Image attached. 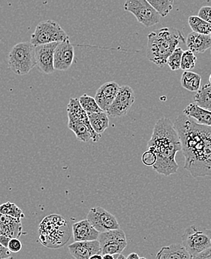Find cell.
Returning a JSON list of instances; mask_svg holds the SVG:
<instances>
[{
  "label": "cell",
  "mask_w": 211,
  "mask_h": 259,
  "mask_svg": "<svg viewBox=\"0 0 211 259\" xmlns=\"http://www.w3.org/2000/svg\"><path fill=\"white\" fill-rule=\"evenodd\" d=\"M173 124L182 145L184 168L193 178L211 176V127L198 124L184 113Z\"/></svg>",
  "instance_id": "cell-1"
},
{
  "label": "cell",
  "mask_w": 211,
  "mask_h": 259,
  "mask_svg": "<svg viewBox=\"0 0 211 259\" xmlns=\"http://www.w3.org/2000/svg\"><path fill=\"white\" fill-rule=\"evenodd\" d=\"M148 148L156 155V161L153 168L156 172L165 176L178 172L179 165L176 161V154L182 151V145L171 120L162 117L156 121Z\"/></svg>",
  "instance_id": "cell-2"
},
{
  "label": "cell",
  "mask_w": 211,
  "mask_h": 259,
  "mask_svg": "<svg viewBox=\"0 0 211 259\" xmlns=\"http://www.w3.org/2000/svg\"><path fill=\"white\" fill-rule=\"evenodd\" d=\"M181 42L186 43L185 37L174 28L165 27L153 31L148 36L147 58L156 66L164 68L168 57Z\"/></svg>",
  "instance_id": "cell-3"
},
{
  "label": "cell",
  "mask_w": 211,
  "mask_h": 259,
  "mask_svg": "<svg viewBox=\"0 0 211 259\" xmlns=\"http://www.w3.org/2000/svg\"><path fill=\"white\" fill-rule=\"evenodd\" d=\"M73 227L63 217L51 214L39 224L38 237L42 245L51 249L62 247L71 238Z\"/></svg>",
  "instance_id": "cell-4"
},
{
  "label": "cell",
  "mask_w": 211,
  "mask_h": 259,
  "mask_svg": "<svg viewBox=\"0 0 211 259\" xmlns=\"http://www.w3.org/2000/svg\"><path fill=\"white\" fill-rule=\"evenodd\" d=\"M8 65L15 74H29L35 67V46L31 42H20L12 48L9 54Z\"/></svg>",
  "instance_id": "cell-5"
},
{
  "label": "cell",
  "mask_w": 211,
  "mask_h": 259,
  "mask_svg": "<svg viewBox=\"0 0 211 259\" xmlns=\"http://www.w3.org/2000/svg\"><path fill=\"white\" fill-rule=\"evenodd\" d=\"M182 245L194 255L211 247V230L201 226L187 228L182 236Z\"/></svg>",
  "instance_id": "cell-6"
},
{
  "label": "cell",
  "mask_w": 211,
  "mask_h": 259,
  "mask_svg": "<svg viewBox=\"0 0 211 259\" xmlns=\"http://www.w3.org/2000/svg\"><path fill=\"white\" fill-rule=\"evenodd\" d=\"M69 37L54 20H48L40 22L35 31L31 35V43L34 46L47 45L54 42H61L68 40Z\"/></svg>",
  "instance_id": "cell-7"
},
{
  "label": "cell",
  "mask_w": 211,
  "mask_h": 259,
  "mask_svg": "<svg viewBox=\"0 0 211 259\" xmlns=\"http://www.w3.org/2000/svg\"><path fill=\"white\" fill-rule=\"evenodd\" d=\"M123 9L132 13L145 27L158 24L162 18L147 0H126Z\"/></svg>",
  "instance_id": "cell-8"
},
{
  "label": "cell",
  "mask_w": 211,
  "mask_h": 259,
  "mask_svg": "<svg viewBox=\"0 0 211 259\" xmlns=\"http://www.w3.org/2000/svg\"><path fill=\"white\" fill-rule=\"evenodd\" d=\"M98 241L102 255H120L128 245L126 234L120 229L101 232L98 235Z\"/></svg>",
  "instance_id": "cell-9"
},
{
  "label": "cell",
  "mask_w": 211,
  "mask_h": 259,
  "mask_svg": "<svg viewBox=\"0 0 211 259\" xmlns=\"http://www.w3.org/2000/svg\"><path fill=\"white\" fill-rule=\"evenodd\" d=\"M134 101L135 95L132 87L126 85H122L115 101L106 112L109 116L121 118L129 112Z\"/></svg>",
  "instance_id": "cell-10"
},
{
  "label": "cell",
  "mask_w": 211,
  "mask_h": 259,
  "mask_svg": "<svg viewBox=\"0 0 211 259\" xmlns=\"http://www.w3.org/2000/svg\"><path fill=\"white\" fill-rule=\"evenodd\" d=\"M87 220L99 233L120 229L117 218L103 207H95L90 209Z\"/></svg>",
  "instance_id": "cell-11"
},
{
  "label": "cell",
  "mask_w": 211,
  "mask_h": 259,
  "mask_svg": "<svg viewBox=\"0 0 211 259\" xmlns=\"http://www.w3.org/2000/svg\"><path fill=\"white\" fill-rule=\"evenodd\" d=\"M59 42L35 46V57L37 67L39 71L45 74H53L54 68V53Z\"/></svg>",
  "instance_id": "cell-12"
},
{
  "label": "cell",
  "mask_w": 211,
  "mask_h": 259,
  "mask_svg": "<svg viewBox=\"0 0 211 259\" xmlns=\"http://www.w3.org/2000/svg\"><path fill=\"white\" fill-rule=\"evenodd\" d=\"M75 48L69 39L59 42L54 53V68L56 71H66L74 62Z\"/></svg>",
  "instance_id": "cell-13"
},
{
  "label": "cell",
  "mask_w": 211,
  "mask_h": 259,
  "mask_svg": "<svg viewBox=\"0 0 211 259\" xmlns=\"http://www.w3.org/2000/svg\"><path fill=\"white\" fill-rule=\"evenodd\" d=\"M68 250L76 259H90L92 255L101 254V246L98 240L75 242L68 246Z\"/></svg>",
  "instance_id": "cell-14"
},
{
  "label": "cell",
  "mask_w": 211,
  "mask_h": 259,
  "mask_svg": "<svg viewBox=\"0 0 211 259\" xmlns=\"http://www.w3.org/2000/svg\"><path fill=\"white\" fill-rule=\"evenodd\" d=\"M120 88V85L113 81V82H106L97 90L95 99L103 111H108L109 107L115 101Z\"/></svg>",
  "instance_id": "cell-15"
},
{
  "label": "cell",
  "mask_w": 211,
  "mask_h": 259,
  "mask_svg": "<svg viewBox=\"0 0 211 259\" xmlns=\"http://www.w3.org/2000/svg\"><path fill=\"white\" fill-rule=\"evenodd\" d=\"M67 112L68 115L75 117L77 119L80 120L81 122L84 123L89 130L92 135V140L93 143H97L101 138V135L97 134L96 131L92 127L90 124V119H89L88 114L87 112L84 111V109L81 107L80 104L79 99L78 98H71L67 106Z\"/></svg>",
  "instance_id": "cell-16"
},
{
  "label": "cell",
  "mask_w": 211,
  "mask_h": 259,
  "mask_svg": "<svg viewBox=\"0 0 211 259\" xmlns=\"http://www.w3.org/2000/svg\"><path fill=\"white\" fill-rule=\"evenodd\" d=\"M99 234L87 219L75 223L73 226L75 242L96 241Z\"/></svg>",
  "instance_id": "cell-17"
},
{
  "label": "cell",
  "mask_w": 211,
  "mask_h": 259,
  "mask_svg": "<svg viewBox=\"0 0 211 259\" xmlns=\"http://www.w3.org/2000/svg\"><path fill=\"white\" fill-rule=\"evenodd\" d=\"M0 235L18 238L23 235L21 220L0 213Z\"/></svg>",
  "instance_id": "cell-18"
},
{
  "label": "cell",
  "mask_w": 211,
  "mask_h": 259,
  "mask_svg": "<svg viewBox=\"0 0 211 259\" xmlns=\"http://www.w3.org/2000/svg\"><path fill=\"white\" fill-rule=\"evenodd\" d=\"M186 44L188 49L194 54H204L207 50L211 48V37L210 35L192 32L187 36Z\"/></svg>",
  "instance_id": "cell-19"
},
{
  "label": "cell",
  "mask_w": 211,
  "mask_h": 259,
  "mask_svg": "<svg viewBox=\"0 0 211 259\" xmlns=\"http://www.w3.org/2000/svg\"><path fill=\"white\" fill-rule=\"evenodd\" d=\"M156 259H192V255L182 244L174 243L161 248Z\"/></svg>",
  "instance_id": "cell-20"
},
{
  "label": "cell",
  "mask_w": 211,
  "mask_h": 259,
  "mask_svg": "<svg viewBox=\"0 0 211 259\" xmlns=\"http://www.w3.org/2000/svg\"><path fill=\"white\" fill-rule=\"evenodd\" d=\"M184 114L195 120L198 124L211 127V111L201 108L196 104H190L184 110Z\"/></svg>",
  "instance_id": "cell-21"
},
{
  "label": "cell",
  "mask_w": 211,
  "mask_h": 259,
  "mask_svg": "<svg viewBox=\"0 0 211 259\" xmlns=\"http://www.w3.org/2000/svg\"><path fill=\"white\" fill-rule=\"evenodd\" d=\"M68 128L76 134V138L79 141L83 142V143H87V142L92 140L91 133L84 123L81 122L80 120L72 116V115H68Z\"/></svg>",
  "instance_id": "cell-22"
},
{
  "label": "cell",
  "mask_w": 211,
  "mask_h": 259,
  "mask_svg": "<svg viewBox=\"0 0 211 259\" xmlns=\"http://www.w3.org/2000/svg\"><path fill=\"white\" fill-rule=\"evenodd\" d=\"M88 114L92 127L98 134H101L109 127V118L106 112H93Z\"/></svg>",
  "instance_id": "cell-23"
},
{
  "label": "cell",
  "mask_w": 211,
  "mask_h": 259,
  "mask_svg": "<svg viewBox=\"0 0 211 259\" xmlns=\"http://www.w3.org/2000/svg\"><path fill=\"white\" fill-rule=\"evenodd\" d=\"M201 75L190 71H184L181 76V83L183 88L191 93H197L201 88Z\"/></svg>",
  "instance_id": "cell-24"
},
{
  "label": "cell",
  "mask_w": 211,
  "mask_h": 259,
  "mask_svg": "<svg viewBox=\"0 0 211 259\" xmlns=\"http://www.w3.org/2000/svg\"><path fill=\"white\" fill-rule=\"evenodd\" d=\"M194 99L197 105L211 111V84H204L201 87L195 94Z\"/></svg>",
  "instance_id": "cell-25"
},
{
  "label": "cell",
  "mask_w": 211,
  "mask_h": 259,
  "mask_svg": "<svg viewBox=\"0 0 211 259\" xmlns=\"http://www.w3.org/2000/svg\"><path fill=\"white\" fill-rule=\"evenodd\" d=\"M189 25L192 32L203 35H210L211 23L202 20L198 16H191L188 19Z\"/></svg>",
  "instance_id": "cell-26"
},
{
  "label": "cell",
  "mask_w": 211,
  "mask_h": 259,
  "mask_svg": "<svg viewBox=\"0 0 211 259\" xmlns=\"http://www.w3.org/2000/svg\"><path fill=\"white\" fill-rule=\"evenodd\" d=\"M162 18H165L172 11L174 0H147Z\"/></svg>",
  "instance_id": "cell-27"
},
{
  "label": "cell",
  "mask_w": 211,
  "mask_h": 259,
  "mask_svg": "<svg viewBox=\"0 0 211 259\" xmlns=\"http://www.w3.org/2000/svg\"><path fill=\"white\" fill-rule=\"evenodd\" d=\"M80 104L81 107L84 109V111L87 113H93V112H102L103 110L100 108L98 104H97L96 99L93 97L89 96V95H83L79 98Z\"/></svg>",
  "instance_id": "cell-28"
},
{
  "label": "cell",
  "mask_w": 211,
  "mask_h": 259,
  "mask_svg": "<svg viewBox=\"0 0 211 259\" xmlns=\"http://www.w3.org/2000/svg\"><path fill=\"white\" fill-rule=\"evenodd\" d=\"M0 213L17 218V219L22 220L25 218L23 210L16 204L11 202H6L0 205Z\"/></svg>",
  "instance_id": "cell-29"
},
{
  "label": "cell",
  "mask_w": 211,
  "mask_h": 259,
  "mask_svg": "<svg viewBox=\"0 0 211 259\" xmlns=\"http://www.w3.org/2000/svg\"><path fill=\"white\" fill-rule=\"evenodd\" d=\"M196 62L197 58L193 52L190 50L184 51L181 59V69L184 70V71H190L195 68Z\"/></svg>",
  "instance_id": "cell-30"
},
{
  "label": "cell",
  "mask_w": 211,
  "mask_h": 259,
  "mask_svg": "<svg viewBox=\"0 0 211 259\" xmlns=\"http://www.w3.org/2000/svg\"><path fill=\"white\" fill-rule=\"evenodd\" d=\"M183 54H184V51L182 48H177L168 57L167 65L171 68V71H178V70L181 69Z\"/></svg>",
  "instance_id": "cell-31"
},
{
  "label": "cell",
  "mask_w": 211,
  "mask_h": 259,
  "mask_svg": "<svg viewBox=\"0 0 211 259\" xmlns=\"http://www.w3.org/2000/svg\"><path fill=\"white\" fill-rule=\"evenodd\" d=\"M156 161V157L154 153L148 150L146 152L144 153L142 156V162L145 163L146 166H153Z\"/></svg>",
  "instance_id": "cell-32"
},
{
  "label": "cell",
  "mask_w": 211,
  "mask_h": 259,
  "mask_svg": "<svg viewBox=\"0 0 211 259\" xmlns=\"http://www.w3.org/2000/svg\"><path fill=\"white\" fill-rule=\"evenodd\" d=\"M8 249L11 252L17 253L19 252L22 249V243L18 238H12L8 245Z\"/></svg>",
  "instance_id": "cell-33"
},
{
  "label": "cell",
  "mask_w": 211,
  "mask_h": 259,
  "mask_svg": "<svg viewBox=\"0 0 211 259\" xmlns=\"http://www.w3.org/2000/svg\"><path fill=\"white\" fill-rule=\"evenodd\" d=\"M198 16L211 23V6H203L198 12Z\"/></svg>",
  "instance_id": "cell-34"
},
{
  "label": "cell",
  "mask_w": 211,
  "mask_h": 259,
  "mask_svg": "<svg viewBox=\"0 0 211 259\" xmlns=\"http://www.w3.org/2000/svg\"><path fill=\"white\" fill-rule=\"evenodd\" d=\"M0 259H13V257L11 255V252L7 247L0 243Z\"/></svg>",
  "instance_id": "cell-35"
},
{
  "label": "cell",
  "mask_w": 211,
  "mask_h": 259,
  "mask_svg": "<svg viewBox=\"0 0 211 259\" xmlns=\"http://www.w3.org/2000/svg\"><path fill=\"white\" fill-rule=\"evenodd\" d=\"M192 259H211V247L192 256Z\"/></svg>",
  "instance_id": "cell-36"
},
{
  "label": "cell",
  "mask_w": 211,
  "mask_h": 259,
  "mask_svg": "<svg viewBox=\"0 0 211 259\" xmlns=\"http://www.w3.org/2000/svg\"><path fill=\"white\" fill-rule=\"evenodd\" d=\"M11 239H12V238H9V237L0 235V243H1L3 246H4L5 247L8 248V245H9V241H11Z\"/></svg>",
  "instance_id": "cell-37"
},
{
  "label": "cell",
  "mask_w": 211,
  "mask_h": 259,
  "mask_svg": "<svg viewBox=\"0 0 211 259\" xmlns=\"http://www.w3.org/2000/svg\"><path fill=\"white\" fill-rule=\"evenodd\" d=\"M119 255H111V254H106L102 255V259H117Z\"/></svg>",
  "instance_id": "cell-38"
},
{
  "label": "cell",
  "mask_w": 211,
  "mask_h": 259,
  "mask_svg": "<svg viewBox=\"0 0 211 259\" xmlns=\"http://www.w3.org/2000/svg\"><path fill=\"white\" fill-rule=\"evenodd\" d=\"M140 258V257H139V255H137V253H135V252H132V253L129 254V255H128L127 258L126 259H139Z\"/></svg>",
  "instance_id": "cell-39"
},
{
  "label": "cell",
  "mask_w": 211,
  "mask_h": 259,
  "mask_svg": "<svg viewBox=\"0 0 211 259\" xmlns=\"http://www.w3.org/2000/svg\"><path fill=\"white\" fill-rule=\"evenodd\" d=\"M90 259H102V255L101 254H96V255H92Z\"/></svg>",
  "instance_id": "cell-40"
},
{
  "label": "cell",
  "mask_w": 211,
  "mask_h": 259,
  "mask_svg": "<svg viewBox=\"0 0 211 259\" xmlns=\"http://www.w3.org/2000/svg\"><path fill=\"white\" fill-rule=\"evenodd\" d=\"M117 259H126V258L124 256V255H123V254L121 253L118 255V257H117Z\"/></svg>",
  "instance_id": "cell-41"
},
{
  "label": "cell",
  "mask_w": 211,
  "mask_h": 259,
  "mask_svg": "<svg viewBox=\"0 0 211 259\" xmlns=\"http://www.w3.org/2000/svg\"><path fill=\"white\" fill-rule=\"evenodd\" d=\"M209 81H210V84H211V74L210 77H209Z\"/></svg>",
  "instance_id": "cell-42"
},
{
  "label": "cell",
  "mask_w": 211,
  "mask_h": 259,
  "mask_svg": "<svg viewBox=\"0 0 211 259\" xmlns=\"http://www.w3.org/2000/svg\"><path fill=\"white\" fill-rule=\"evenodd\" d=\"M139 259H147L146 258H144V257H140Z\"/></svg>",
  "instance_id": "cell-43"
},
{
  "label": "cell",
  "mask_w": 211,
  "mask_h": 259,
  "mask_svg": "<svg viewBox=\"0 0 211 259\" xmlns=\"http://www.w3.org/2000/svg\"><path fill=\"white\" fill-rule=\"evenodd\" d=\"M210 37H211V32H210Z\"/></svg>",
  "instance_id": "cell-44"
}]
</instances>
